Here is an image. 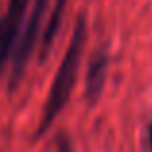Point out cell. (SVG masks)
Masks as SVG:
<instances>
[{
	"label": "cell",
	"instance_id": "obj_1",
	"mask_svg": "<svg viewBox=\"0 0 152 152\" xmlns=\"http://www.w3.org/2000/svg\"><path fill=\"white\" fill-rule=\"evenodd\" d=\"M84 43H86V22H84V18H78L72 39L66 47V53H64L61 64H58V70L55 74L53 84H51L47 103H45V109H43V115H41L35 137H43L49 131V127L55 123L57 115L63 111V107L70 99V94L76 84V76H78V68H80Z\"/></svg>",
	"mask_w": 152,
	"mask_h": 152
},
{
	"label": "cell",
	"instance_id": "obj_2",
	"mask_svg": "<svg viewBox=\"0 0 152 152\" xmlns=\"http://www.w3.org/2000/svg\"><path fill=\"white\" fill-rule=\"evenodd\" d=\"M47 6H49V0H35V4H33V10H31L29 20H27V23H26V29H23V35L20 37V43H18V47H16V53H14L10 88H16V84L20 82L23 70H26V64H27V61H29V57H31L37 35H39L41 20H43L45 12H47Z\"/></svg>",
	"mask_w": 152,
	"mask_h": 152
},
{
	"label": "cell",
	"instance_id": "obj_3",
	"mask_svg": "<svg viewBox=\"0 0 152 152\" xmlns=\"http://www.w3.org/2000/svg\"><path fill=\"white\" fill-rule=\"evenodd\" d=\"M26 8H27V0H10L6 16L0 20V27H2V37H0V74H2L4 64L10 58V53L14 49V41H16V35L20 31Z\"/></svg>",
	"mask_w": 152,
	"mask_h": 152
},
{
	"label": "cell",
	"instance_id": "obj_4",
	"mask_svg": "<svg viewBox=\"0 0 152 152\" xmlns=\"http://www.w3.org/2000/svg\"><path fill=\"white\" fill-rule=\"evenodd\" d=\"M105 72H107V57L103 53L96 55L92 64L86 74V98L88 102H96L102 94L103 82H105Z\"/></svg>",
	"mask_w": 152,
	"mask_h": 152
},
{
	"label": "cell",
	"instance_id": "obj_5",
	"mask_svg": "<svg viewBox=\"0 0 152 152\" xmlns=\"http://www.w3.org/2000/svg\"><path fill=\"white\" fill-rule=\"evenodd\" d=\"M58 152H70V144H68V140L64 137L58 139Z\"/></svg>",
	"mask_w": 152,
	"mask_h": 152
},
{
	"label": "cell",
	"instance_id": "obj_6",
	"mask_svg": "<svg viewBox=\"0 0 152 152\" xmlns=\"http://www.w3.org/2000/svg\"><path fill=\"white\" fill-rule=\"evenodd\" d=\"M148 134H150V146H152V125H150V133Z\"/></svg>",
	"mask_w": 152,
	"mask_h": 152
},
{
	"label": "cell",
	"instance_id": "obj_7",
	"mask_svg": "<svg viewBox=\"0 0 152 152\" xmlns=\"http://www.w3.org/2000/svg\"><path fill=\"white\" fill-rule=\"evenodd\" d=\"M0 37H2V27H0Z\"/></svg>",
	"mask_w": 152,
	"mask_h": 152
}]
</instances>
